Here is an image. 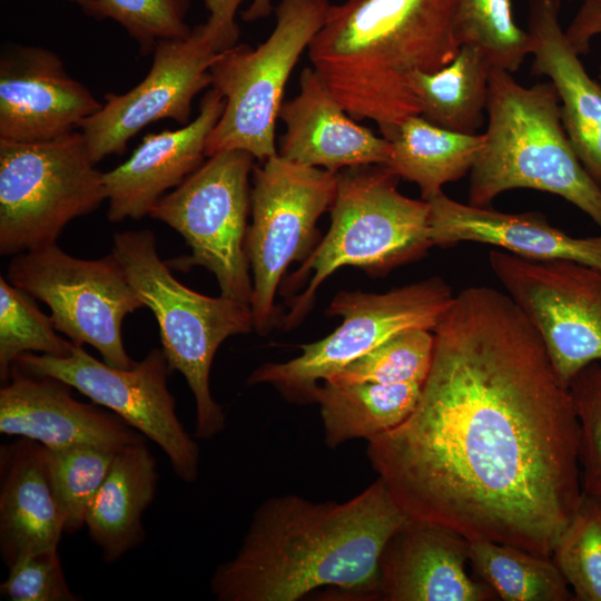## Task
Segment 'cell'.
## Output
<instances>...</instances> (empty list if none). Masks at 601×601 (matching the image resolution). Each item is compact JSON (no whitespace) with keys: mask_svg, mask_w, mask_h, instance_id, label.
<instances>
[{"mask_svg":"<svg viewBox=\"0 0 601 601\" xmlns=\"http://www.w3.org/2000/svg\"><path fill=\"white\" fill-rule=\"evenodd\" d=\"M411 415L367 456L408 518L551 558L581 499L569 387L503 292L461 290Z\"/></svg>","mask_w":601,"mask_h":601,"instance_id":"cell-1","label":"cell"},{"mask_svg":"<svg viewBox=\"0 0 601 601\" xmlns=\"http://www.w3.org/2000/svg\"><path fill=\"white\" fill-rule=\"evenodd\" d=\"M408 519L378 477L343 502L285 494L255 511L236 555L215 570L218 601H296L319 588L374 600L378 562Z\"/></svg>","mask_w":601,"mask_h":601,"instance_id":"cell-2","label":"cell"},{"mask_svg":"<svg viewBox=\"0 0 601 601\" xmlns=\"http://www.w3.org/2000/svg\"><path fill=\"white\" fill-rule=\"evenodd\" d=\"M453 0H346L329 4L308 57L354 120L371 119L391 139L421 115L408 86L415 71L434 72L457 55Z\"/></svg>","mask_w":601,"mask_h":601,"instance_id":"cell-3","label":"cell"},{"mask_svg":"<svg viewBox=\"0 0 601 601\" xmlns=\"http://www.w3.org/2000/svg\"><path fill=\"white\" fill-rule=\"evenodd\" d=\"M484 147L470 171L467 204L486 207L504 191L554 194L601 229V186L579 160L566 135L551 81L530 87L492 68Z\"/></svg>","mask_w":601,"mask_h":601,"instance_id":"cell-4","label":"cell"},{"mask_svg":"<svg viewBox=\"0 0 601 601\" xmlns=\"http://www.w3.org/2000/svg\"><path fill=\"white\" fill-rule=\"evenodd\" d=\"M111 253L156 317L169 371L179 372L194 395V436L213 439L225 428L226 417L210 392L211 363L226 338L254 328L250 306L221 295H203L177 280L160 259L149 229L116 233Z\"/></svg>","mask_w":601,"mask_h":601,"instance_id":"cell-5","label":"cell"},{"mask_svg":"<svg viewBox=\"0 0 601 601\" xmlns=\"http://www.w3.org/2000/svg\"><path fill=\"white\" fill-rule=\"evenodd\" d=\"M398 176L385 165H364L338 171L331 206V226L288 286L311 274L306 289L293 299L285 326L307 314L321 284L344 266L384 273L410 263L432 247L430 203L404 196Z\"/></svg>","mask_w":601,"mask_h":601,"instance_id":"cell-6","label":"cell"},{"mask_svg":"<svg viewBox=\"0 0 601 601\" xmlns=\"http://www.w3.org/2000/svg\"><path fill=\"white\" fill-rule=\"evenodd\" d=\"M329 4L328 0H280L276 26L263 43L256 48L237 43L218 53L209 72L225 108L207 139L206 157L236 149L260 161L278 155L275 126L286 82Z\"/></svg>","mask_w":601,"mask_h":601,"instance_id":"cell-7","label":"cell"},{"mask_svg":"<svg viewBox=\"0 0 601 601\" xmlns=\"http://www.w3.org/2000/svg\"><path fill=\"white\" fill-rule=\"evenodd\" d=\"M107 200L80 130L38 142L0 140V254L57 243L72 219Z\"/></svg>","mask_w":601,"mask_h":601,"instance_id":"cell-8","label":"cell"},{"mask_svg":"<svg viewBox=\"0 0 601 601\" xmlns=\"http://www.w3.org/2000/svg\"><path fill=\"white\" fill-rule=\"evenodd\" d=\"M254 159L238 149L208 157L149 214L179 233L191 250L171 259L169 267H205L215 275L221 296L249 306L253 280L246 236Z\"/></svg>","mask_w":601,"mask_h":601,"instance_id":"cell-9","label":"cell"},{"mask_svg":"<svg viewBox=\"0 0 601 601\" xmlns=\"http://www.w3.org/2000/svg\"><path fill=\"white\" fill-rule=\"evenodd\" d=\"M454 296L437 276L382 294L339 292L328 313L343 322L332 334L302 345L293 359L260 365L247 383L273 385L290 401L314 402L321 381L393 335L408 328L434 331Z\"/></svg>","mask_w":601,"mask_h":601,"instance_id":"cell-10","label":"cell"},{"mask_svg":"<svg viewBox=\"0 0 601 601\" xmlns=\"http://www.w3.org/2000/svg\"><path fill=\"white\" fill-rule=\"evenodd\" d=\"M6 278L45 303L55 328L73 344L92 346L115 367L135 364L125 349L122 322L145 305L112 253L89 260L49 244L14 255Z\"/></svg>","mask_w":601,"mask_h":601,"instance_id":"cell-11","label":"cell"},{"mask_svg":"<svg viewBox=\"0 0 601 601\" xmlns=\"http://www.w3.org/2000/svg\"><path fill=\"white\" fill-rule=\"evenodd\" d=\"M338 173L280 155L253 169L252 224L246 252L253 270L254 328L265 333L275 316V294L287 266L314 250L318 218L331 208Z\"/></svg>","mask_w":601,"mask_h":601,"instance_id":"cell-12","label":"cell"},{"mask_svg":"<svg viewBox=\"0 0 601 601\" xmlns=\"http://www.w3.org/2000/svg\"><path fill=\"white\" fill-rule=\"evenodd\" d=\"M13 365L30 375L58 378L107 407L156 443L168 456L177 477L187 483L196 481L199 446L177 415L168 388L171 372L161 348H152L129 368L98 361L76 344L67 356L24 353Z\"/></svg>","mask_w":601,"mask_h":601,"instance_id":"cell-13","label":"cell"},{"mask_svg":"<svg viewBox=\"0 0 601 601\" xmlns=\"http://www.w3.org/2000/svg\"><path fill=\"white\" fill-rule=\"evenodd\" d=\"M492 272L539 333L561 383L601 362V269L572 260H533L501 249Z\"/></svg>","mask_w":601,"mask_h":601,"instance_id":"cell-14","label":"cell"},{"mask_svg":"<svg viewBox=\"0 0 601 601\" xmlns=\"http://www.w3.org/2000/svg\"><path fill=\"white\" fill-rule=\"evenodd\" d=\"M152 53L150 69L139 83L124 93L105 95L101 108L81 124L96 164L124 154L128 141L152 122L188 124L195 97L211 86L209 69L219 51L204 24L188 37L158 42Z\"/></svg>","mask_w":601,"mask_h":601,"instance_id":"cell-15","label":"cell"},{"mask_svg":"<svg viewBox=\"0 0 601 601\" xmlns=\"http://www.w3.org/2000/svg\"><path fill=\"white\" fill-rule=\"evenodd\" d=\"M102 106L53 51L12 46L0 58V140L38 142L80 128Z\"/></svg>","mask_w":601,"mask_h":601,"instance_id":"cell-16","label":"cell"},{"mask_svg":"<svg viewBox=\"0 0 601 601\" xmlns=\"http://www.w3.org/2000/svg\"><path fill=\"white\" fill-rule=\"evenodd\" d=\"M65 382L12 365L0 388V432L46 447L97 445L120 450L144 440L115 413L77 401Z\"/></svg>","mask_w":601,"mask_h":601,"instance_id":"cell-17","label":"cell"},{"mask_svg":"<svg viewBox=\"0 0 601 601\" xmlns=\"http://www.w3.org/2000/svg\"><path fill=\"white\" fill-rule=\"evenodd\" d=\"M470 544L454 531L408 518L383 549L374 600L497 599L487 584L469 575Z\"/></svg>","mask_w":601,"mask_h":601,"instance_id":"cell-18","label":"cell"},{"mask_svg":"<svg viewBox=\"0 0 601 601\" xmlns=\"http://www.w3.org/2000/svg\"><path fill=\"white\" fill-rule=\"evenodd\" d=\"M224 108L221 93L209 89L193 120L178 129L146 135L126 161L104 173L108 219L119 223L149 215L169 189L198 169Z\"/></svg>","mask_w":601,"mask_h":601,"instance_id":"cell-19","label":"cell"},{"mask_svg":"<svg viewBox=\"0 0 601 601\" xmlns=\"http://www.w3.org/2000/svg\"><path fill=\"white\" fill-rule=\"evenodd\" d=\"M278 118L286 126L278 155L290 161L338 173L391 158V141L349 117L314 68L303 69L299 92L283 102Z\"/></svg>","mask_w":601,"mask_h":601,"instance_id":"cell-20","label":"cell"},{"mask_svg":"<svg viewBox=\"0 0 601 601\" xmlns=\"http://www.w3.org/2000/svg\"><path fill=\"white\" fill-rule=\"evenodd\" d=\"M430 203L433 246L463 242L487 244L533 260H572L601 269V234L573 237L535 211L509 214L456 201L443 191Z\"/></svg>","mask_w":601,"mask_h":601,"instance_id":"cell-21","label":"cell"},{"mask_svg":"<svg viewBox=\"0 0 601 601\" xmlns=\"http://www.w3.org/2000/svg\"><path fill=\"white\" fill-rule=\"evenodd\" d=\"M560 0H530L528 32L533 40L532 73L546 76L561 101L570 142L601 186V85L585 71L560 23Z\"/></svg>","mask_w":601,"mask_h":601,"instance_id":"cell-22","label":"cell"},{"mask_svg":"<svg viewBox=\"0 0 601 601\" xmlns=\"http://www.w3.org/2000/svg\"><path fill=\"white\" fill-rule=\"evenodd\" d=\"M65 519L48 476L45 446L27 437L0 446V555L12 566L58 548Z\"/></svg>","mask_w":601,"mask_h":601,"instance_id":"cell-23","label":"cell"},{"mask_svg":"<svg viewBox=\"0 0 601 601\" xmlns=\"http://www.w3.org/2000/svg\"><path fill=\"white\" fill-rule=\"evenodd\" d=\"M158 481L157 462L145 441L116 453L85 521L104 562L115 563L142 543V515L155 499Z\"/></svg>","mask_w":601,"mask_h":601,"instance_id":"cell-24","label":"cell"},{"mask_svg":"<svg viewBox=\"0 0 601 601\" xmlns=\"http://www.w3.org/2000/svg\"><path fill=\"white\" fill-rule=\"evenodd\" d=\"M422 383L319 384L314 402L319 404L325 444L336 449L355 440L367 441L403 423L414 411Z\"/></svg>","mask_w":601,"mask_h":601,"instance_id":"cell-25","label":"cell"},{"mask_svg":"<svg viewBox=\"0 0 601 601\" xmlns=\"http://www.w3.org/2000/svg\"><path fill=\"white\" fill-rule=\"evenodd\" d=\"M390 141L392 152L385 166L400 178L415 183L422 199L427 200L442 193L445 184L471 171L485 137L449 130L418 115L407 118Z\"/></svg>","mask_w":601,"mask_h":601,"instance_id":"cell-26","label":"cell"},{"mask_svg":"<svg viewBox=\"0 0 601 601\" xmlns=\"http://www.w3.org/2000/svg\"><path fill=\"white\" fill-rule=\"evenodd\" d=\"M491 69L479 49L461 46L445 67L413 72L408 86L421 116L449 130L476 134L484 120Z\"/></svg>","mask_w":601,"mask_h":601,"instance_id":"cell-27","label":"cell"},{"mask_svg":"<svg viewBox=\"0 0 601 601\" xmlns=\"http://www.w3.org/2000/svg\"><path fill=\"white\" fill-rule=\"evenodd\" d=\"M470 563L479 580L504 601L573 600L569 584L551 558L492 541L470 544Z\"/></svg>","mask_w":601,"mask_h":601,"instance_id":"cell-28","label":"cell"},{"mask_svg":"<svg viewBox=\"0 0 601 601\" xmlns=\"http://www.w3.org/2000/svg\"><path fill=\"white\" fill-rule=\"evenodd\" d=\"M452 26L459 46L479 49L492 68L514 72L532 53L533 40L516 24L512 0H453Z\"/></svg>","mask_w":601,"mask_h":601,"instance_id":"cell-29","label":"cell"},{"mask_svg":"<svg viewBox=\"0 0 601 601\" xmlns=\"http://www.w3.org/2000/svg\"><path fill=\"white\" fill-rule=\"evenodd\" d=\"M118 451L88 444L45 446L49 481L67 533H75L85 525L88 508Z\"/></svg>","mask_w":601,"mask_h":601,"instance_id":"cell-30","label":"cell"},{"mask_svg":"<svg viewBox=\"0 0 601 601\" xmlns=\"http://www.w3.org/2000/svg\"><path fill=\"white\" fill-rule=\"evenodd\" d=\"M433 354V331L408 328L393 335L325 381L333 384H423L431 370Z\"/></svg>","mask_w":601,"mask_h":601,"instance_id":"cell-31","label":"cell"},{"mask_svg":"<svg viewBox=\"0 0 601 601\" xmlns=\"http://www.w3.org/2000/svg\"><path fill=\"white\" fill-rule=\"evenodd\" d=\"M50 316H46L29 294L0 276V380L7 383L18 356L40 353L67 356L73 343L59 336Z\"/></svg>","mask_w":601,"mask_h":601,"instance_id":"cell-32","label":"cell"},{"mask_svg":"<svg viewBox=\"0 0 601 601\" xmlns=\"http://www.w3.org/2000/svg\"><path fill=\"white\" fill-rule=\"evenodd\" d=\"M551 559L573 600L601 601V500L584 495Z\"/></svg>","mask_w":601,"mask_h":601,"instance_id":"cell-33","label":"cell"},{"mask_svg":"<svg viewBox=\"0 0 601 601\" xmlns=\"http://www.w3.org/2000/svg\"><path fill=\"white\" fill-rule=\"evenodd\" d=\"M190 0H95L93 18L111 19L137 42L144 55L162 40L188 37Z\"/></svg>","mask_w":601,"mask_h":601,"instance_id":"cell-34","label":"cell"},{"mask_svg":"<svg viewBox=\"0 0 601 601\" xmlns=\"http://www.w3.org/2000/svg\"><path fill=\"white\" fill-rule=\"evenodd\" d=\"M579 422V463L584 495L601 500V364L582 368L569 385Z\"/></svg>","mask_w":601,"mask_h":601,"instance_id":"cell-35","label":"cell"},{"mask_svg":"<svg viewBox=\"0 0 601 601\" xmlns=\"http://www.w3.org/2000/svg\"><path fill=\"white\" fill-rule=\"evenodd\" d=\"M1 594L11 601H78L65 577L58 548L29 554L9 568Z\"/></svg>","mask_w":601,"mask_h":601,"instance_id":"cell-36","label":"cell"},{"mask_svg":"<svg viewBox=\"0 0 601 601\" xmlns=\"http://www.w3.org/2000/svg\"><path fill=\"white\" fill-rule=\"evenodd\" d=\"M244 0H205L209 17L204 24L205 31L217 49L224 51L237 45L239 27L235 17Z\"/></svg>","mask_w":601,"mask_h":601,"instance_id":"cell-37","label":"cell"},{"mask_svg":"<svg viewBox=\"0 0 601 601\" xmlns=\"http://www.w3.org/2000/svg\"><path fill=\"white\" fill-rule=\"evenodd\" d=\"M564 32L573 50L587 55L592 37L601 33V4L583 3Z\"/></svg>","mask_w":601,"mask_h":601,"instance_id":"cell-38","label":"cell"},{"mask_svg":"<svg viewBox=\"0 0 601 601\" xmlns=\"http://www.w3.org/2000/svg\"><path fill=\"white\" fill-rule=\"evenodd\" d=\"M272 10L270 0H253L242 17L245 21L250 22L269 16Z\"/></svg>","mask_w":601,"mask_h":601,"instance_id":"cell-39","label":"cell"},{"mask_svg":"<svg viewBox=\"0 0 601 601\" xmlns=\"http://www.w3.org/2000/svg\"><path fill=\"white\" fill-rule=\"evenodd\" d=\"M78 4L86 14L93 16L95 0H65Z\"/></svg>","mask_w":601,"mask_h":601,"instance_id":"cell-40","label":"cell"},{"mask_svg":"<svg viewBox=\"0 0 601 601\" xmlns=\"http://www.w3.org/2000/svg\"><path fill=\"white\" fill-rule=\"evenodd\" d=\"M569 1H574V0H569ZM583 3H589V4H601V0H579Z\"/></svg>","mask_w":601,"mask_h":601,"instance_id":"cell-41","label":"cell"},{"mask_svg":"<svg viewBox=\"0 0 601 601\" xmlns=\"http://www.w3.org/2000/svg\"><path fill=\"white\" fill-rule=\"evenodd\" d=\"M600 79H601V66H600Z\"/></svg>","mask_w":601,"mask_h":601,"instance_id":"cell-42","label":"cell"}]
</instances>
